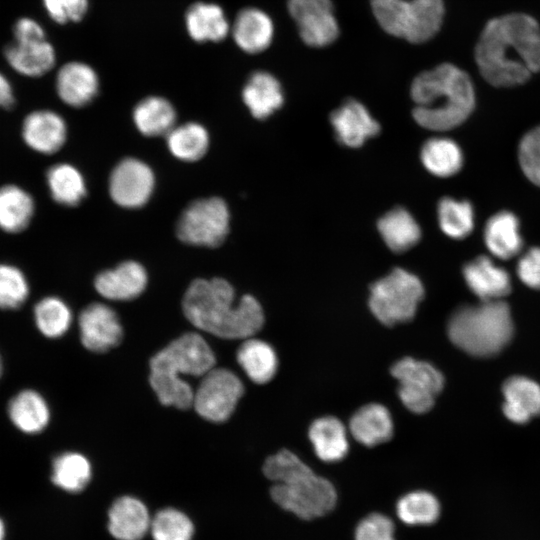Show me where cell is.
Listing matches in <instances>:
<instances>
[{"instance_id": "6da1fadb", "label": "cell", "mask_w": 540, "mask_h": 540, "mask_svg": "<svg viewBox=\"0 0 540 540\" xmlns=\"http://www.w3.org/2000/svg\"><path fill=\"white\" fill-rule=\"evenodd\" d=\"M482 77L495 87H513L540 71V26L524 13L489 20L475 47Z\"/></svg>"}, {"instance_id": "7a4b0ae2", "label": "cell", "mask_w": 540, "mask_h": 540, "mask_svg": "<svg viewBox=\"0 0 540 540\" xmlns=\"http://www.w3.org/2000/svg\"><path fill=\"white\" fill-rule=\"evenodd\" d=\"M234 298V289L225 279H195L184 294L183 313L192 325L216 337L250 338L263 326L262 307L251 295H244L236 305Z\"/></svg>"}, {"instance_id": "3957f363", "label": "cell", "mask_w": 540, "mask_h": 540, "mask_svg": "<svg viewBox=\"0 0 540 540\" xmlns=\"http://www.w3.org/2000/svg\"><path fill=\"white\" fill-rule=\"evenodd\" d=\"M413 117L423 128L447 131L462 124L475 107L469 75L451 63L420 73L412 82Z\"/></svg>"}, {"instance_id": "277c9868", "label": "cell", "mask_w": 540, "mask_h": 540, "mask_svg": "<svg viewBox=\"0 0 540 540\" xmlns=\"http://www.w3.org/2000/svg\"><path fill=\"white\" fill-rule=\"evenodd\" d=\"M215 363V355L206 340L188 332L151 358L149 382L161 404L186 410L193 406L194 391L181 375L203 376Z\"/></svg>"}, {"instance_id": "5b68a950", "label": "cell", "mask_w": 540, "mask_h": 540, "mask_svg": "<svg viewBox=\"0 0 540 540\" xmlns=\"http://www.w3.org/2000/svg\"><path fill=\"white\" fill-rule=\"evenodd\" d=\"M263 473L275 482L270 490L275 503L299 518L310 520L323 516L336 504L337 493L332 483L316 475L288 450L268 457Z\"/></svg>"}, {"instance_id": "8992f818", "label": "cell", "mask_w": 540, "mask_h": 540, "mask_svg": "<svg viewBox=\"0 0 540 540\" xmlns=\"http://www.w3.org/2000/svg\"><path fill=\"white\" fill-rule=\"evenodd\" d=\"M448 335L457 347L468 354L493 356L508 344L513 335L509 307L502 300L461 307L449 320Z\"/></svg>"}, {"instance_id": "52a82bcc", "label": "cell", "mask_w": 540, "mask_h": 540, "mask_svg": "<svg viewBox=\"0 0 540 540\" xmlns=\"http://www.w3.org/2000/svg\"><path fill=\"white\" fill-rule=\"evenodd\" d=\"M373 14L387 33L411 43H423L439 31L443 0H371Z\"/></svg>"}, {"instance_id": "ba28073f", "label": "cell", "mask_w": 540, "mask_h": 540, "mask_svg": "<svg viewBox=\"0 0 540 540\" xmlns=\"http://www.w3.org/2000/svg\"><path fill=\"white\" fill-rule=\"evenodd\" d=\"M424 296L421 280L414 274L395 268L371 285L369 307L384 325L410 321Z\"/></svg>"}, {"instance_id": "9c48e42d", "label": "cell", "mask_w": 540, "mask_h": 540, "mask_svg": "<svg viewBox=\"0 0 540 540\" xmlns=\"http://www.w3.org/2000/svg\"><path fill=\"white\" fill-rule=\"evenodd\" d=\"M229 220V209L223 199H199L192 202L181 214L177 235L186 244L216 247L228 234Z\"/></svg>"}, {"instance_id": "30bf717a", "label": "cell", "mask_w": 540, "mask_h": 540, "mask_svg": "<svg viewBox=\"0 0 540 540\" xmlns=\"http://www.w3.org/2000/svg\"><path fill=\"white\" fill-rule=\"evenodd\" d=\"M391 374L399 381L400 400L414 413L429 411L444 385L443 375L437 368L411 357L398 360L391 367Z\"/></svg>"}, {"instance_id": "8fae6325", "label": "cell", "mask_w": 540, "mask_h": 540, "mask_svg": "<svg viewBox=\"0 0 540 540\" xmlns=\"http://www.w3.org/2000/svg\"><path fill=\"white\" fill-rule=\"evenodd\" d=\"M244 386L239 377L226 368H212L202 376L194 392L193 406L204 419L224 422L234 412Z\"/></svg>"}, {"instance_id": "7c38bea8", "label": "cell", "mask_w": 540, "mask_h": 540, "mask_svg": "<svg viewBox=\"0 0 540 540\" xmlns=\"http://www.w3.org/2000/svg\"><path fill=\"white\" fill-rule=\"evenodd\" d=\"M287 7L299 35L311 47H324L339 35L331 0H288Z\"/></svg>"}, {"instance_id": "4fadbf2b", "label": "cell", "mask_w": 540, "mask_h": 540, "mask_svg": "<svg viewBox=\"0 0 540 540\" xmlns=\"http://www.w3.org/2000/svg\"><path fill=\"white\" fill-rule=\"evenodd\" d=\"M154 185L153 171L146 163L126 158L115 166L110 175L109 193L119 206L139 208L150 199Z\"/></svg>"}, {"instance_id": "5bb4252c", "label": "cell", "mask_w": 540, "mask_h": 540, "mask_svg": "<svg viewBox=\"0 0 540 540\" xmlns=\"http://www.w3.org/2000/svg\"><path fill=\"white\" fill-rule=\"evenodd\" d=\"M80 339L83 346L96 353L118 346L123 329L116 312L103 303H91L79 316Z\"/></svg>"}, {"instance_id": "9a60e30c", "label": "cell", "mask_w": 540, "mask_h": 540, "mask_svg": "<svg viewBox=\"0 0 540 540\" xmlns=\"http://www.w3.org/2000/svg\"><path fill=\"white\" fill-rule=\"evenodd\" d=\"M330 122L338 142L351 148L362 146L380 131L379 123L367 108L355 99H348L331 113Z\"/></svg>"}, {"instance_id": "2e32d148", "label": "cell", "mask_w": 540, "mask_h": 540, "mask_svg": "<svg viewBox=\"0 0 540 540\" xmlns=\"http://www.w3.org/2000/svg\"><path fill=\"white\" fill-rule=\"evenodd\" d=\"M21 135L25 144L33 151L53 154L66 141L67 125L55 111L35 110L24 118Z\"/></svg>"}, {"instance_id": "e0dca14e", "label": "cell", "mask_w": 540, "mask_h": 540, "mask_svg": "<svg viewBox=\"0 0 540 540\" xmlns=\"http://www.w3.org/2000/svg\"><path fill=\"white\" fill-rule=\"evenodd\" d=\"M55 87L58 97L68 106L83 107L97 95L99 78L87 63L71 61L57 72Z\"/></svg>"}, {"instance_id": "ac0fdd59", "label": "cell", "mask_w": 540, "mask_h": 540, "mask_svg": "<svg viewBox=\"0 0 540 540\" xmlns=\"http://www.w3.org/2000/svg\"><path fill=\"white\" fill-rule=\"evenodd\" d=\"M147 273L135 261H125L113 269L100 272L95 280L96 291L106 299L125 301L138 297L147 286Z\"/></svg>"}, {"instance_id": "d6986e66", "label": "cell", "mask_w": 540, "mask_h": 540, "mask_svg": "<svg viewBox=\"0 0 540 540\" xmlns=\"http://www.w3.org/2000/svg\"><path fill=\"white\" fill-rule=\"evenodd\" d=\"M4 55L9 66L26 77H40L56 63L53 45L45 39L13 41L6 46Z\"/></svg>"}, {"instance_id": "ffe728a7", "label": "cell", "mask_w": 540, "mask_h": 540, "mask_svg": "<svg viewBox=\"0 0 540 540\" xmlns=\"http://www.w3.org/2000/svg\"><path fill=\"white\" fill-rule=\"evenodd\" d=\"M463 276L469 289L482 302L501 300L511 290L507 271L483 255L464 266Z\"/></svg>"}, {"instance_id": "44dd1931", "label": "cell", "mask_w": 540, "mask_h": 540, "mask_svg": "<svg viewBox=\"0 0 540 540\" xmlns=\"http://www.w3.org/2000/svg\"><path fill=\"white\" fill-rule=\"evenodd\" d=\"M236 45L246 53L257 54L272 42L274 26L264 11L249 7L242 9L230 29Z\"/></svg>"}, {"instance_id": "7402d4cb", "label": "cell", "mask_w": 540, "mask_h": 540, "mask_svg": "<svg viewBox=\"0 0 540 540\" xmlns=\"http://www.w3.org/2000/svg\"><path fill=\"white\" fill-rule=\"evenodd\" d=\"M108 529L118 540H141L150 529L151 519L146 506L137 498H117L108 512Z\"/></svg>"}, {"instance_id": "603a6c76", "label": "cell", "mask_w": 540, "mask_h": 540, "mask_svg": "<svg viewBox=\"0 0 540 540\" xmlns=\"http://www.w3.org/2000/svg\"><path fill=\"white\" fill-rule=\"evenodd\" d=\"M242 99L255 118L265 119L283 105L284 94L275 76L266 71H256L245 83Z\"/></svg>"}, {"instance_id": "cb8c5ba5", "label": "cell", "mask_w": 540, "mask_h": 540, "mask_svg": "<svg viewBox=\"0 0 540 540\" xmlns=\"http://www.w3.org/2000/svg\"><path fill=\"white\" fill-rule=\"evenodd\" d=\"M185 26L189 36L199 43L220 42L231 29L222 7L207 2H196L187 9Z\"/></svg>"}, {"instance_id": "d4e9b609", "label": "cell", "mask_w": 540, "mask_h": 540, "mask_svg": "<svg viewBox=\"0 0 540 540\" xmlns=\"http://www.w3.org/2000/svg\"><path fill=\"white\" fill-rule=\"evenodd\" d=\"M505 416L514 423L523 424L540 414V386L529 378L515 376L503 385Z\"/></svg>"}, {"instance_id": "484cf974", "label": "cell", "mask_w": 540, "mask_h": 540, "mask_svg": "<svg viewBox=\"0 0 540 540\" xmlns=\"http://www.w3.org/2000/svg\"><path fill=\"white\" fill-rule=\"evenodd\" d=\"M349 427L352 436L368 447L388 441L393 434V421L389 411L377 403L358 409L351 417Z\"/></svg>"}, {"instance_id": "4316f807", "label": "cell", "mask_w": 540, "mask_h": 540, "mask_svg": "<svg viewBox=\"0 0 540 540\" xmlns=\"http://www.w3.org/2000/svg\"><path fill=\"white\" fill-rule=\"evenodd\" d=\"M11 422L20 431L36 434L45 429L50 420V410L45 399L34 390H22L13 396L7 407Z\"/></svg>"}, {"instance_id": "83f0119b", "label": "cell", "mask_w": 540, "mask_h": 540, "mask_svg": "<svg viewBox=\"0 0 540 540\" xmlns=\"http://www.w3.org/2000/svg\"><path fill=\"white\" fill-rule=\"evenodd\" d=\"M484 241L491 254L500 259L516 256L522 249L517 217L508 211L491 216L484 228Z\"/></svg>"}, {"instance_id": "f1b7e54d", "label": "cell", "mask_w": 540, "mask_h": 540, "mask_svg": "<svg viewBox=\"0 0 540 540\" xmlns=\"http://www.w3.org/2000/svg\"><path fill=\"white\" fill-rule=\"evenodd\" d=\"M35 202L31 194L15 184L0 187V229L6 233L24 231L34 216Z\"/></svg>"}, {"instance_id": "f546056e", "label": "cell", "mask_w": 540, "mask_h": 540, "mask_svg": "<svg viewBox=\"0 0 540 540\" xmlns=\"http://www.w3.org/2000/svg\"><path fill=\"white\" fill-rule=\"evenodd\" d=\"M378 231L392 251L404 252L416 245L421 238V229L403 207H396L385 213L377 223Z\"/></svg>"}, {"instance_id": "4dcf8cb0", "label": "cell", "mask_w": 540, "mask_h": 540, "mask_svg": "<svg viewBox=\"0 0 540 540\" xmlns=\"http://www.w3.org/2000/svg\"><path fill=\"white\" fill-rule=\"evenodd\" d=\"M309 438L316 455L325 462H337L348 452L346 429L333 416L316 419L309 428Z\"/></svg>"}, {"instance_id": "1f68e13d", "label": "cell", "mask_w": 540, "mask_h": 540, "mask_svg": "<svg viewBox=\"0 0 540 540\" xmlns=\"http://www.w3.org/2000/svg\"><path fill=\"white\" fill-rule=\"evenodd\" d=\"M133 121L145 136L167 135L174 128L176 111L167 99L149 96L134 107Z\"/></svg>"}, {"instance_id": "d6a6232c", "label": "cell", "mask_w": 540, "mask_h": 540, "mask_svg": "<svg viewBox=\"0 0 540 540\" xmlns=\"http://www.w3.org/2000/svg\"><path fill=\"white\" fill-rule=\"evenodd\" d=\"M237 361L250 380L257 384L269 382L278 366L276 353L265 341L247 338L237 350Z\"/></svg>"}, {"instance_id": "836d02e7", "label": "cell", "mask_w": 540, "mask_h": 540, "mask_svg": "<svg viewBox=\"0 0 540 540\" xmlns=\"http://www.w3.org/2000/svg\"><path fill=\"white\" fill-rule=\"evenodd\" d=\"M47 186L55 202L76 206L86 195V184L80 171L68 163L51 166L46 173Z\"/></svg>"}, {"instance_id": "e575fe53", "label": "cell", "mask_w": 540, "mask_h": 540, "mask_svg": "<svg viewBox=\"0 0 540 540\" xmlns=\"http://www.w3.org/2000/svg\"><path fill=\"white\" fill-rule=\"evenodd\" d=\"M420 157L427 171L438 177L456 174L463 164L460 147L446 137H434L427 140L421 148Z\"/></svg>"}, {"instance_id": "d590c367", "label": "cell", "mask_w": 540, "mask_h": 540, "mask_svg": "<svg viewBox=\"0 0 540 540\" xmlns=\"http://www.w3.org/2000/svg\"><path fill=\"white\" fill-rule=\"evenodd\" d=\"M91 475V464L80 453L65 452L53 460L51 480L56 486L67 492L82 491L89 483Z\"/></svg>"}, {"instance_id": "8d00e7d4", "label": "cell", "mask_w": 540, "mask_h": 540, "mask_svg": "<svg viewBox=\"0 0 540 540\" xmlns=\"http://www.w3.org/2000/svg\"><path fill=\"white\" fill-rule=\"evenodd\" d=\"M166 136L171 154L187 162L202 158L209 146L207 130L195 122L174 127Z\"/></svg>"}, {"instance_id": "74e56055", "label": "cell", "mask_w": 540, "mask_h": 540, "mask_svg": "<svg viewBox=\"0 0 540 540\" xmlns=\"http://www.w3.org/2000/svg\"><path fill=\"white\" fill-rule=\"evenodd\" d=\"M437 214L442 232L451 238H465L473 230L474 212L468 201L444 197L438 203Z\"/></svg>"}, {"instance_id": "f35d334b", "label": "cell", "mask_w": 540, "mask_h": 540, "mask_svg": "<svg viewBox=\"0 0 540 540\" xmlns=\"http://www.w3.org/2000/svg\"><path fill=\"white\" fill-rule=\"evenodd\" d=\"M35 323L46 337L57 338L64 335L72 322V313L67 304L58 297L48 296L34 307Z\"/></svg>"}, {"instance_id": "ab89813d", "label": "cell", "mask_w": 540, "mask_h": 540, "mask_svg": "<svg viewBox=\"0 0 540 540\" xmlns=\"http://www.w3.org/2000/svg\"><path fill=\"white\" fill-rule=\"evenodd\" d=\"M396 510L400 520L408 525H427L438 519L440 505L431 493L414 491L399 499Z\"/></svg>"}, {"instance_id": "60d3db41", "label": "cell", "mask_w": 540, "mask_h": 540, "mask_svg": "<svg viewBox=\"0 0 540 540\" xmlns=\"http://www.w3.org/2000/svg\"><path fill=\"white\" fill-rule=\"evenodd\" d=\"M154 540H192L194 526L189 517L174 508H165L151 519Z\"/></svg>"}, {"instance_id": "b9f144b4", "label": "cell", "mask_w": 540, "mask_h": 540, "mask_svg": "<svg viewBox=\"0 0 540 540\" xmlns=\"http://www.w3.org/2000/svg\"><path fill=\"white\" fill-rule=\"evenodd\" d=\"M29 295L26 276L17 266L0 263V308L17 309Z\"/></svg>"}, {"instance_id": "7bdbcfd3", "label": "cell", "mask_w": 540, "mask_h": 540, "mask_svg": "<svg viewBox=\"0 0 540 540\" xmlns=\"http://www.w3.org/2000/svg\"><path fill=\"white\" fill-rule=\"evenodd\" d=\"M518 158L525 176L540 187V126L523 136L519 144Z\"/></svg>"}, {"instance_id": "ee69618b", "label": "cell", "mask_w": 540, "mask_h": 540, "mask_svg": "<svg viewBox=\"0 0 540 540\" xmlns=\"http://www.w3.org/2000/svg\"><path fill=\"white\" fill-rule=\"evenodd\" d=\"M48 16L58 24L75 23L86 15L88 0H42Z\"/></svg>"}, {"instance_id": "f6af8a7d", "label": "cell", "mask_w": 540, "mask_h": 540, "mask_svg": "<svg viewBox=\"0 0 540 540\" xmlns=\"http://www.w3.org/2000/svg\"><path fill=\"white\" fill-rule=\"evenodd\" d=\"M355 540H395L394 524L387 516L372 513L357 525Z\"/></svg>"}, {"instance_id": "bcb514c9", "label": "cell", "mask_w": 540, "mask_h": 540, "mask_svg": "<svg viewBox=\"0 0 540 540\" xmlns=\"http://www.w3.org/2000/svg\"><path fill=\"white\" fill-rule=\"evenodd\" d=\"M517 274L526 286L540 290V247L529 249L519 259Z\"/></svg>"}, {"instance_id": "7dc6e473", "label": "cell", "mask_w": 540, "mask_h": 540, "mask_svg": "<svg viewBox=\"0 0 540 540\" xmlns=\"http://www.w3.org/2000/svg\"><path fill=\"white\" fill-rule=\"evenodd\" d=\"M14 41L45 39L46 33L39 22L30 17H21L13 25Z\"/></svg>"}, {"instance_id": "c3c4849f", "label": "cell", "mask_w": 540, "mask_h": 540, "mask_svg": "<svg viewBox=\"0 0 540 540\" xmlns=\"http://www.w3.org/2000/svg\"><path fill=\"white\" fill-rule=\"evenodd\" d=\"M15 104L13 87L8 78L0 72V109H10Z\"/></svg>"}, {"instance_id": "681fc988", "label": "cell", "mask_w": 540, "mask_h": 540, "mask_svg": "<svg viewBox=\"0 0 540 540\" xmlns=\"http://www.w3.org/2000/svg\"><path fill=\"white\" fill-rule=\"evenodd\" d=\"M4 536H5V527L2 520L0 519V540H4Z\"/></svg>"}, {"instance_id": "f907efd6", "label": "cell", "mask_w": 540, "mask_h": 540, "mask_svg": "<svg viewBox=\"0 0 540 540\" xmlns=\"http://www.w3.org/2000/svg\"><path fill=\"white\" fill-rule=\"evenodd\" d=\"M2 371H3V363H2V358H1V355H0V377L2 375Z\"/></svg>"}]
</instances>
